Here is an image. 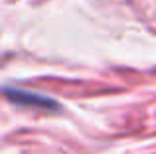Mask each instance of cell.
<instances>
[{"label":"cell","mask_w":156,"mask_h":154,"mask_svg":"<svg viewBox=\"0 0 156 154\" xmlns=\"http://www.w3.org/2000/svg\"><path fill=\"white\" fill-rule=\"evenodd\" d=\"M4 95H6V99H10L12 103H18V105H30V107H42V109H57V103L51 101L50 97L28 93V91H22V89L6 87L4 89Z\"/></svg>","instance_id":"obj_1"}]
</instances>
